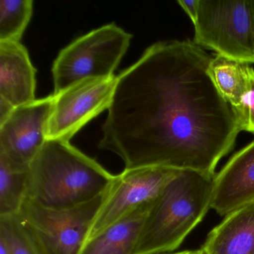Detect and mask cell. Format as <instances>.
Returning a JSON list of instances; mask_svg holds the SVG:
<instances>
[{"instance_id": "cell-1", "label": "cell", "mask_w": 254, "mask_h": 254, "mask_svg": "<svg viewBox=\"0 0 254 254\" xmlns=\"http://www.w3.org/2000/svg\"><path fill=\"white\" fill-rule=\"evenodd\" d=\"M211 57L193 41H161L117 76L99 149L125 169L163 167L215 175L241 131L234 108L207 72Z\"/></svg>"}, {"instance_id": "cell-2", "label": "cell", "mask_w": 254, "mask_h": 254, "mask_svg": "<svg viewBox=\"0 0 254 254\" xmlns=\"http://www.w3.org/2000/svg\"><path fill=\"white\" fill-rule=\"evenodd\" d=\"M115 178L69 141L47 139L29 166L26 197L52 209L73 207L108 191Z\"/></svg>"}, {"instance_id": "cell-3", "label": "cell", "mask_w": 254, "mask_h": 254, "mask_svg": "<svg viewBox=\"0 0 254 254\" xmlns=\"http://www.w3.org/2000/svg\"><path fill=\"white\" fill-rule=\"evenodd\" d=\"M215 176L179 171L151 206L132 254L178 249L211 209Z\"/></svg>"}, {"instance_id": "cell-4", "label": "cell", "mask_w": 254, "mask_h": 254, "mask_svg": "<svg viewBox=\"0 0 254 254\" xmlns=\"http://www.w3.org/2000/svg\"><path fill=\"white\" fill-rule=\"evenodd\" d=\"M131 39L130 33L115 23L77 38L59 53L53 64V95L82 80L114 76Z\"/></svg>"}, {"instance_id": "cell-5", "label": "cell", "mask_w": 254, "mask_h": 254, "mask_svg": "<svg viewBox=\"0 0 254 254\" xmlns=\"http://www.w3.org/2000/svg\"><path fill=\"white\" fill-rule=\"evenodd\" d=\"M110 190L90 201L66 209L46 207L26 197L17 215L44 254H79Z\"/></svg>"}, {"instance_id": "cell-6", "label": "cell", "mask_w": 254, "mask_h": 254, "mask_svg": "<svg viewBox=\"0 0 254 254\" xmlns=\"http://www.w3.org/2000/svg\"><path fill=\"white\" fill-rule=\"evenodd\" d=\"M193 42L218 55L254 64L251 0H200Z\"/></svg>"}, {"instance_id": "cell-7", "label": "cell", "mask_w": 254, "mask_h": 254, "mask_svg": "<svg viewBox=\"0 0 254 254\" xmlns=\"http://www.w3.org/2000/svg\"><path fill=\"white\" fill-rule=\"evenodd\" d=\"M117 76L87 78L54 95L47 127V139H70L103 111L109 109Z\"/></svg>"}, {"instance_id": "cell-8", "label": "cell", "mask_w": 254, "mask_h": 254, "mask_svg": "<svg viewBox=\"0 0 254 254\" xmlns=\"http://www.w3.org/2000/svg\"><path fill=\"white\" fill-rule=\"evenodd\" d=\"M181 170L163 167L124 169L116 175L88 239L145 205L153 203Z\"/></svg>"}, {"instance_id": "cell-9", "label": "cell", "mask_w": 254, "mask_h": 254, "mask_svg": "<svg viewBox=\"0 0 254 254\" xmlns=\"http://www.w3.org/2000/svg\"><path fill=\"white\" fill-rule=\"evenodd\" d=\"M54 95L17 107L0 124V158L29 169L47 140V127Z\"/></svg>"}, {"instance_id": "cell-10", "label": "cell", "mask_w": 254, "mask_h": 254, "mask_svg": "<svg viewBox=\"0 0 254 254\" xmlns=\"http://www.w3.org/2000/svg\"><path fill=\"white\" fill-rule=\"evenodd\" d=\"M254 202V141L234 154L214 179L211 209L226 216Z\"/></svg>"}, {"instance_id": "cell-11", "label": "cell", "mask_w": 254, "mask_h": 254, "mask_svg": "<svg viewBox=\"0 0 254 254\" xmlns=\"http://www.w3.org/2000/svg\"><path fill=\"white\" fill-rule=\"evenodd\" d=\"M36 69L20 42H0V99L14 108L35 99Z\"/></svg>"}, {"instance_id": "cell-12", "label": "cell", "mask_w": 254, "mask_h": 254, "mask_svg": "<svg viewBox=\"0 0 254 254\" xmlns=\"http://www.w3.org/2000/svg\"><path fill=\"white\" fill-rule=\"evenodd\" d=\"M203 254H254V202L226 215L202 247Z\"/></svg>"}, {"instance_id": "cell-13", "label": "cell", "mask_w": 254, "mask_h": 254, "mask_svg": "<svg viewBox=\"0 0 254 254\" xmlns=\"http://www.w3.org/2000/svg\"><path fill=\"white\" fill-rule=\"evenodd\" d=\"M153 203L142 206L87 239L79 254H133Z\"/></svg>"}, {"instance_id": "cell-14", "label": "cell", "mask_w": 254, "mask_h": 254, "mask_svg": "<svg viewBox=\"0 0 254 254\" xmlns=\"http://www.w3.org/2000/svg\"><path fill=\"white\" fill-rule=\"evenodd\" d=\"M249 64L217 54L211 59L207 72L222 97L233 108L241 105L249 87Z\"/></svg>"}, {"instance_id": "cell-15", "label": "cell", "mask_w": 254, "mask_h": 254, "mask_svg": "<svg viewBox=\"0 0 254 254\" xmlns=\"http://www.w3.org/2000/svg\"><path fill=\"white\" fill-rule=\"evenodd\" d=\"M29 169L0 158V216L17 215L27 192Z\"/></svg>"}, {"instance_id": "cell-16", "label": "cell", "mask_w": 254, "mask_h": 254, "mask_svg": "<svg viewBox=\"0 0 254 254\" xmlns=\"http://www.w3.org/2000/svg\"><path fill=\"white\" fill-rule=\"evenodd\" d=\"M32 13V0H1L0 42H20Z\"/></svg>"}, {"instance_id": "cell-17", "label": "cell", "mask_w": 254, "mask_h": 254, "mask_svg": "<svg viewBox=\"0 0 254 254\" xmlns=\"http://www.w3.org/2000/svg\"><path fill=\"white\" fill-rule=\"evenodd\" d=\"M0 236L6 241L11 254H44L17 214L0 216Z\"/></svg>"}, {"instance_id": "cell-18", "label": "cell", "mask_w": 254, "mask_h": 254, "mask_svg": "<svg viewBox=\"0 0 254 254\" xmlns=\"http://www.w3.org/2000/svg\"><path fill=\"white\" fill-rule=\"evenodd\" d=\"M241 131L254 135V69L251 68L248 91L242 99L241 105L235 108Z\"/></svg>"}, {"instance_id": "cell-19", "label": "cell", "mask_w": 254, "mask_h": 254, "mask_svg": "<svg viewBox=\"0 0 254 254\" xmlns=\"http://www.w3.org/2000/svg\"><path fill=\"white\" fill-rule=\"evenodd\" d=\"M178 3L183 8V10L187 13V15L194 23L197 20V15H198L200 0H191V1L179 0V1H178Z\"/></svg>"}, {"instance_id": "cell-20", "label": "cell", "mask_w": 254, "mask_h": 254, "mask_svg": "<svg viewBox=\"0 0 254 254\" xmlns=\"http://www.w3.org/2000/svg\"><path fill=\"white\" fill-rule=\"evenodd\" d=\"M15 108L6 101L0 99V124L8 120Z\"/></svg>"}, {"instance_id": "cell-21", "label": "cell", "mask_w": 254, "mask_h": 254, "mask_svg": "<svg viewBox=\"0 0 254 254\" xmlns=\"http://www.w3.org/2000/svg\"><path fill=\"white\" fill-rule=\"evenodd\" d=\"M0 254H11V250L5 239L0 236Z\"/></svg>"}, {"instance_id": "cell-22", "label": "cell", "mask_w": 254, "mask_h": 254, "mask_svg": "<svg viewBox=\"0 0 254 254\" xmlns=\"http://www.w3.org/2000/svg\"><path fill=\"white\" fill-rule=\"evenodd\" d=\"M251 15H252L253 28L254 32V0H251Z\"/></svg>"}, {"instance_id": "cell-23", "label": "cell", "mask_w": 254, "mask_h": 254, "mask_svg": "<svg viewBox=\"0 0 254 254\" xmlns=\"http://www.w3.org/2000/svg\"><path fill=\"white\" fill-rule=\"evenodd\" d=\"M195 251H185L182 252L175 253V254H194Z\"/></svg>"}, {"instance_id": "cell-24", "label": "cell", "mask_w": 254, "mask_h": 254, "mask_svg": "<svg viewBox=\"0 0 254 254\" xmlns=\"http://www.w3.org/2000/svg\"><path fill=\"white\" fill-rule=\"evenodd\" d=\"M194 254H203V251H201V249L197 250V251H195V252H194Z\"/></svg>"}]
</instances>
